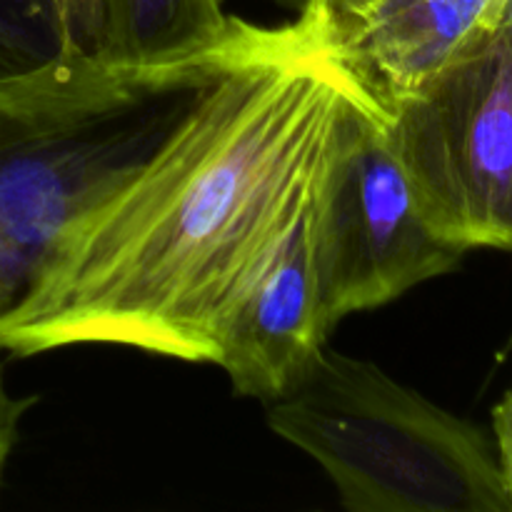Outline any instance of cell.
<instances>
[{"label": "cell", "instance_id": "obj_6", "mask_svg": "<svg viewBox=\"0 0 512 512\" xmlns=\"http://www.w3.org/2000/svg\"><path fill=\"white\" fill-rule=\"evenodd\" d=\"M313 205L315 195L240 295L220 333L215 365L243 398L268 403L285 393L318 358L333 330L315 265Z\"/></svg>", "mask_w": 512, "mask_h": 512}, {"label": "cell", "instance_id": "obj_5", "mask_svg": "<svg viewBox=\"0 0 512 512\" xmlns=\"http://www.w3.org/2000/svg\"><path fill=\"white\" fill-rule=\"evenodd\" d=\"M313 245L330 328L450 273L465 255L423 218L373 95L340 125L315 193Z\"/></svg>", "mask_w": 512, "mask_h": 512}, {"label": "cell", "instance_id": "obj_14", "mask_svg": "<svg viewBox=\"0 0 512 512\" xmlns=\"http://www.w3.org/2000/svg\"><path fill=\"white\" fill-rule=\"evenodd\" d=\"M500 35H503L505 45H508V53H510V60H512V0L505 3V10H503V18H500Z\"/></svg>", "mask_w": 512, "mask_h": 512}, {"label": "cell", "instance_id": "obj_2", "mask_svg": "<svg viewBox=\"0 0 512 512\" xmlns=\"http://www.w3.org/2000/svg\"><path fill=\"white\" fill-rule=\"evenodd\" d=\"M253 25L165 65L60 53L0 78V323L28 298L55 248L113 193L238 58Z\"/></svg>", "mask_w": 512, "mask_h": 512}, {"label": "cell", "instance_id": "obj_9", "mask_svg": "<svg viewBox=\"0 0 512 512\" xmlns=\"http://www.w3.org/2000/svg\"><path fill=\"white\" fill-rule=\"evenodd\" d=\"M60 53L53 0H0V78L28 73Z\"/></svg>", "mask_w": 512, "mask_h": 512}, {"label": "cell", "instance_id": "obj_4", "mask_svg": "<svg viewBox=\"0 0 512 512\" xmlns=\"http://www.w3.org/2000/svg\"><path fill=\"white\" fill-rule=\"evenodd\" d=\"M383 110L430 228L465 253H512V60L500 30Z\"/></svg>", "mask_w": 512, "mask_h": 512}, {"label": "cell", "instance_id": "obj_7", "mask_svg": "<svg viewBox=\"0 0 512 512\" xmlns=\"http://www.w3.org/2000/svg\"><path fill=\"white\" fill-rule=\"evenodd\" d=\"M508 0H385L335 33L340 55L380 108L413 93L500 28Z\"/></svg>", "mask_w": 512, "mask_h": 512}, {"label": "cell", "instance_id": "obj_1", "mask_svg": "<svg viewBox=\"0 0 512 512\" xmlns=\"http://www.w3.org/2000/svg\"><path fill=\"white\" fill-rule=\"evenodd\" d=\"M323 5L253 25L238 58L55 248L0 353L123 345L213 363L230 310L318 190L368 98Z\"/></svg>", "mask_w": 512, "mask_h": 512}, {"label": "cell", "instance_id": "obj_8", "mask_svg": "<svg viewBox=\"0 0 512 512\" xmlns=\"http://www.w3.org/2000/svg\"><path fill=\"white\" fill-rule=\"evenodd\" d=\"M223 0H100L98 58L165 65L223 45L238 28Z\"/></svg>", "mask_w": 512, "mask_h": 512}, {"label": "cell", "instance_id": "obj_11", "mask_svg": "<svg viewBox=\"0 0 512 512\" xmlns=\"http://www.w3.org/2000/svg\"><path fill=\"white\" fill-rule=\"evenodd\" d=\"M35 403H38V398H33V395H15L8 388L3 358H0V485H3L10 455H13L15 445H18L20 425H23L25 415H28V410Z\"/></svg>", "mask_w": 512, "mask_h": 512}, {"label": "cell", "instance_id": "obj_10", "mask_svg": "<svg viewBox=\"0 0 512 512\" xmlns=\"http://www.w3.org/2000/svg\"><path fill=\"white\" fill-rule=\"evenodd\" d=\"M53 13L63 53H98L100 0H53Z\"/></svg>", "mask_w": 512, "mask_h": 512}, {"label": "cell", "instance_id": "obj_12", "mask_svg": "<svg viewBox=\"0 0 512 512\" xmlns=\"http://www.w3.org/2000/svg\"><path fill=\"white\" fill-rule=\"evenodd\" d=\"M493 445L512 512V390L500 400L493 413Z\"/></svg>", "mask_w": 512, "mask_h": 512}, {"label": "cell", "instance_id": "obj_13", "mask_svg": "<svg viewBox=\"0 0 512 512\" xmlns=\"http://www.w3.org/2000/svg\"><path fill=\"white\" fill-rule=\"evenodd\" d=\"M275 3L288 5V8H295V10L305 8V5L310 3L323 5L330 23H333V30L335 33H340V30L350 28V25H355L358 20H363L365 15L373 13L375 8H380L385 0H275Z\"/></svg>", "mask_w": 512, "mask_h": 512}, {"label": "cell", "instance_id": "obj_3", "mask_svg": "<svg viewBox=\"0 0 512 512\" xmlns=\"http://www.w3.org/2000/svg\"><path fill=\"white\" fill-rule=\"evenodd\" d=\"M265 418L348 510L510 512L495 445L368 360L323 348Z\"/></svg>", "mask_w": 512, "mask_h": 512}]
</instances>
